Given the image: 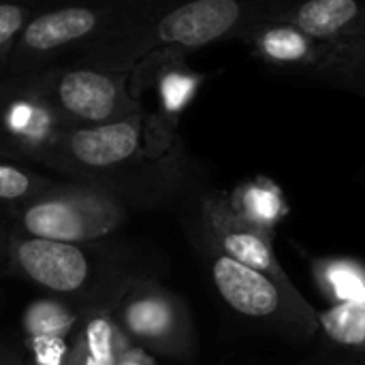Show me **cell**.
<instances>
[{"label": "cell", "instance_id": "d6986e66", "mask_svg": "<svg viewBox=\"0 0 365 365\" xmlns=\"http://www.w3.org/2000/svg\"><path fill=\"white\" fill-rule=\"evenodd\" d=\"M51 184L53 180L36 171L9 160H0V203H4L6 207L43 192Z\"/></svg>", "mask_w": 365, "mask_h": 365}, {"label": "cell", "instance_id": "e0dca14e", "mask_svg": "<svg viewBox=\"0 0 365 365\" xmlns=\"http://www.w3.org/2000/svg\"><path fill=\"white\" fill-rule=\"evenodd\" d=\"M314 287L331 304L365 302V263L353 257H323L310 265Z\"/></svg>", "mask_w": 365, "mask_h": 365}, {"label": "cell", "instance_id": "6da1fadb", "mask_svg": "<svg viewBox=\"0 0 365 365\" xmlns=\"http://www.w3.org/2000/svg\"><path fill=\"white\" fill-rule=\"evenodd\" d=\"M293 2L297 0H148L79 53L77 64L133 71L152 53L186 56L222 41L244 38Z\"/></svg>", "mask_w": 365, "mask_h": 365}, {"label": "cell", "instance_id": "ba28073f", "mask_svg": "<svg viewBox=\"0 0 365 365\" xmlns=\"http://www.w3.org/2000/svg\"><path fill=\"white\" fill-rule=\"evenodd\" d=\"M83 246L34 237L13 227L6 233V261L15 274L47 295L75 299L94 280V259Z\"/></svg>", "mask_w": 365, "mask_h": 365}, {"label": "cell", "instance_id": "30bf717a", "mask_svg": "<svg viewBox=\"0 0 365 365\" xmlns=\"http://www.w3.org/2000/svg\"><path fill=\"white\" fill-rule=\"evenodd\" d=\"M203 246L274 278H289L276 252L274 237L244 220L229 203L227 195H205L199 205Z\"/></svg>", "mask_w": 365, "mask_h": 365}, {"label": "cell", "instance_id": "603a6c76", "mask_svg": "<svg viewBox=\"0 0 365 365\" xmlns=\"http://www.w3.org/2000/svg\"><path fill=\"white\" fill-rule=\"evenodd\" d=\"M314 365H365V357H361V355H351V357H342V359H334V361H325V364Z\"/></svg>", "mask_w": 365, "mask_h": 365}, {"label": "cell", "instance_id": "cb8c5ba5", "mask_svg": "<svg viewBox=\"0 0 365 365\" xmlns=\"http://www.w3.org/2000/svg\"><path fill=\"white\" fill-rule=\"evenodd\" d=\"M0 2H47V0H0Z\"/></svg>", "mask_w": 365, "mask_h": 365}, {"label": "cell", "instance_id": "5b68a950", "mask_svg": "<svg viewBox=\"0 0 365 365\" xmlns=\"http://www.w3.org/2000/svg\"><path fill=\"white\" fill-rule=\"evenodd\" d=\"M203 252L212 284L233 312L293 340H310L319 334V312L291 278L267 276L207 246Z\"/></svg>", "mask_w": 365, "mask_h": 365}, {"label": "cell", "instance_id": "5bb4252c", "mask_svg": "<svg viewBox=\"0 0 365 365\" xmlns=\"http://www.w3.org/2000/svg\"><path fill=\"white\" fill-rule=\"evenodd\" d=\"M276 17L299 26L325 45L365 36V0H297Z\"/></svg>", "mask_w": 365, "mask_h": 365}, {"label": "cell", "instance_id": "d4e9b609", "mask_svg": "<svg viewBox=\"0 0 365 365\" xmlns=\"http://www.w3.org/2000/svg\"><path fill=\"white\" fill-rule=\"evenodd\" d=\"M24 365H30V364H28V359H26V364H24Z\"/></svg>", "mask_w": 365, "mask_h": 365}, {"label": "cell", "instance_id": "4fadbf2b", "mask_svg": "<svg viewBox=\"0 0 365 365\" xmlns=\"http://www.w3.org/2000/svg\"><path fill=\"white\" fill-rule=\"evenodd\" d=\"M128 284L109 293L107 299H94L83 308L66 365H118L120 357L133 346L113 317V308Z\"/></svg>", "mask_w": 365, "mask_h": 365}, {"label": "cell", "instance_id": "ac0fdd59", "mask_svg": "<svg viewBox=\"0 0 365 365\" xmlns=\"http://www.w3.org/2000/svg\"><path fill=\"white\" fill-rule=\"evenodd\" d=\"M319 334L331 346L365 357V302L331 304L319 312Z\"/></svg>", "mask_w": 365, "mask_h": 365}, {"label": "cell", "instance_id": "2e32d148", "mask_svg": "<svg viewBox=\"0 0 365 365\" xmlns=\"http://www.w3.org/2000/svg\"><path fill=\"white\" fill-rule=\"evenodd\" d=\"M229 203L244 220H248L269 237H274L276 227L289 212L280 186L274 184L269 178H255L250 182H244L235 188L233 195H229Z\"/></svg>", "mask_w": 365, "mask_h": 365}, {"label": "cell", "instance_id": "9c48e42d", "mask_svg": "<svg viewBox=\"0 0 365 365\" xmlns=\"http://www.w3.org/2000/svg\"><path fill=\"white\" fill-rule=\"evenodd\" d=\"M64 128L49 101L28 81L0 83V145L43 163Z\"/></svg>", "mask_w": 365, "mask_h": 365}, {"label": "cell", "instance_id": "ffe728a7", "mask_svg": "<svg viewBox=\"0 0 365 365\" xmlns=\"http://www.w3.org/2000/svg\"><path fill=\"white\" fill-rule=\"evenodd\" d=\"M45 2H0V71L6 68L11 47L26 21L43 9Z\"/></svg>", "mask_w": 365, "mask_h": 365}, {"label": "cell", "instance_id": "277c9868", "mask_svg": "<svg viewBox=\"0 0 365 365\" xmlns=\"http://www.w3.org/2000/svg\"><path fill=\"white\" fill-rule=\"evenodd\" d=\"M15 229L53 242L90 244L118 231L126 220V203L115 192L83 184L53 182L43 192L9 205Z\"/></svg>", "mask_w": 365, "mask_h": 365}, {"label": "cell", "instance_id": "7a4b0ae2", "mask_svg": "<svg viewBox=\"0 0 365 365\" xmlns=\"http://www.w3.org/2000/svg\"><path fill=\"white\" fill-rule=\"evenodd\" d=\"M175 143L173 122L135 111L107 124L66 126L43 163L77 182L113 192L120 173L141 163H158L163 154H173Z\"/></svg>", "mask_w": 365, "mask_h": 365}, {"label": "cell", "instance_id": "52a82bcc", "mask_svg": "<svg viewBox=\"0 0 365 365\" xmlns=\"http://www.w3.org/2000/svg\"><path fill=\"white\" fill-rule=\"evenodd\" d=\"M113 317L128 342L150 355L173 359L195 355L197 336L188 306L156 280L130 282Z\"/></svg>", "mask_w": 365, "mask_h": 365}, {"label": "cell", "instance_id": "8992f818", "mask_svg": "<svg viewBox=\"0 0 365 365\" xmlns=\"http://www.w3.org/2000/svg\"><path fill=\"white\" fill-rule=\"evenodd\" d=\"M66 126H94L139 111L130 71H107L86 64H56L26 77Z\"/></svg>", "mask_w": 365, "mask_h": 365}, {"label": "cell", "instance_id": "44dd1931", "mask_svg": "<svg viewBox=\"0 0 365 365\" xmlns=\"http://www.w3.org/2000/svg\"><path fill=\"white\" fill-rule=\"evenodd\" d=\"M118 365H154V359L150 357V353L137 349V346H130L122 357Z\"/></svg>", "mask_w": 365, "mask_h": 365}, {"label": "cell", "instance_id": "7c38bea8", "mask_svg": "<svg viewBox=\"0 0 365 365\" xmlns=\"http://www.w3.org/2000/svg\"><path fill=\"white\" fill-rule=\"evenodd\" d=\"M248 51L269 68L289 71L310 75L323 60L329 45L312 38L299 26L272 17L259 26H255L242 38Z\"/></svg>", "mask_w": 365, "mask_h": 365}, {"label": "cell", "instance_id": "8fae6325", "mask_svg": "<svg viewBox=\"0 0 365 365\" xmlns=\"http://www.w3.org/2000/svg\"><path fill=\"white\" fill-rule=\"evenodd\" d=\"M83 308L68 297L43 295L21 314V336L30 365H66Z\"/></svg>", "mask_w": 365, "mask_h": 365}, {"label": "cell", "instance_id": "3957f363", "mask_svg": "<svg viewBox=\"0 0 365 365\" xmlns=\"http://www.w3.org/2000/svg\"><path fill=\"white\" fill-rule=\"evenodd\" d=\"M148 0H56L49 9H38L17 34L9 60V79H26L56 60L83 53L111 32L124 17Z\"/></svg>", "mask_w": 365, "mask_h": 365}, {"label": "cell", "instance_id": "9a60e30c", "mask_svg": "<svg viewBox=\"0 0 365 365\" xmlns=\"http://www.w3.org/2000/svg\"><path fill=\"white\" fill-rule=\"evenodd\" d=\"M308 79L365 98V36L329 45Z\"/></svg>", "mask_w": 365, "mask_h": 365}, {"label": "cell", "instance_id": "7402d4cb", "mask_svg": "<svg viewBox=\"0 0 365 365\" xmlns=\"http://www.w3.org/2000/svg\"><path fill=\"white\" fill-rule=\"evenodd\" d=\"M26 364V355L19 353L17 349L0 342V365H24Z\"/></svg>", "mask_w": 365, "mask_h": 365}]
</instances>
